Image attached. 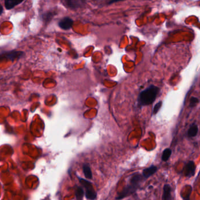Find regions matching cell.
Here are the masks:
<instances>
[{"mask_svg":"<svg viewBox=\"0 0 200 200\" xmlns=\"http://www.w3.org/2000/svg\"><path fill=\"white\" fill-rule=\"evenodd\" d=\"M146 180L142 175L140 174L135 173L130 178L129 182L125 188L117 195L116 198V200H120L126 198L134 193L140 187L141 183Z\"/></svg>","mask_w":200,"mask_h":200,"instance_id":"obj_1","label":"cell"},{"mask_svg":"<svg viewBox=\"0 0 200 200\" xmlns=\"http://www.w3.org/2000/svg\"><path fill=\"white\" fill-rule=\"evenodd\" d=\"M160 92V88L154 85H150L143 90L139 98L140 106H147L153 103Z\"/></svg>","mask_w":200,"mask_h":200,"instance_id":"obj_2","label":"cell"},{"mask_svg":"<svg viewBox=\"0 0 200 200\" xmlns=\"http://www.w3.org/2000/svg\"><path fill=\"white\" fill-rule=\"evenodd\" d=\"M80 183L85 189L86 198L88 200H95L97 197V194L94 189L92 183L83 179L79 178Z\"/></svg>","mask_w":200,"mask_h":200,"instance_id":"obj_3","label":"cell"},{"mask_svg":"<svg viewBox=\"0 0 200 200\" xmlns=\"http://www.w3.org/2000/svg\"><path fill=\"white\" fill-rule=\"evenodd\" d=\"M195 170L196 167L195 163L193 161H190L188 163H187L185 167H184L183 173L184 174L185 176L187 177H191L194 175Z\"/></svg>","mask_w":200,"mask_h":200,"instance_id":"obj_4","label":"cell"},{"mask_svg":"<svg viewBox=\"0 0 200 200\" xmlns=\"http://www.w3.org/2000/svg\"><path fill=\"white\" fill-rule=\"evenodd\" d=\"M67 6L71 9H77L83 7L87 0H65Z\"/></svg>","mask_w":200,"mask_h":200,"instance_id":"obj_5","label":"cell"},{"mask_svg":"<svg viewBox=\"0 0 200 200\" xmlns=\"http://www.w3.org/2000/svg\"><path fill=\"white\" fill-rule=\"evenodd\" d=\"M73 23L74 21L71 18L69 17H65L60 21L59 26L60 27V28L63 29L67 30L72 27Z\"/></svg>","mask_w":200,"mask_h":200,"instance_id":"obj_6","label":"cell"},{"mask_svg":"<svg viewBox=\"0 0 200 200\" xmlns=\"http://www.w3.org/2000/svg\"><path fill=\"white\" fill-rule=\"evenodd\" d=\"M23 55L22 52L20 51H11L5 53L1 56V59H7L13 60L17 58H19L21 55Z\"/></svg>","mask_w":200,"mask_h":200,"instance_id":"obj_7","label":"cell"},{"mask_svg":"<svg viewBox=\"0 0 200 200\" xmlns=\"http://www.w3.org/2000/svg\"><path fill=\"white\" fill-rule=\"evenodd\" d=\"M157 170H158L157 167L154 165H152L150 167H148L147 168H145L143 170L142 175L143 176V177L145 179H147L156 173L157 172Z\"/></svg>","mask_w":200,"mask_h":200,"instance_id":"obj_8","label":"cell"},{"mask_svg":"<svg viewBox=\"0 0 200 200\" xmlns=\"http://www.w3.org/2000/svg\"><path fill=\"white\" fill-rule=\"evenodd\" d=\"M171 187L169 184H165L163 187V193L162 196V200H171Z\"/></svg>","mask_w":200,"mask_h":200,"instance_id":"obj_9","label":"cell"},{"mask_svg":"<svg viewBox=\"0 0 200 200\" xmlns=\"http://www.w3.org/2000/svg\"><path fill=\"white\" fill-rule=\"evenodd\" d=\"M23 1L24 0H5V6L7 10H11L21 4Z\"/></svg>","mask_w":200,"mask_h":200,"instance_id":"obj_10","label":"cell"},{"mask_svg":"<svg viewBox=\"0 0 200 200\" xmlns=\"http://www.w3.org/2000/svg\"><path fill=\"white\" fill-rule=\"evenodd\" d=\"M198 132V126L196 124H193L188 130L187 135L189 137H194L197 135Z\"/></svg>","mask_w":200,"mask_h":200,"instance_id":"obj_11","label":"cell"},{"mask_svg":"<svg viewBox=\"0 0 200 200\" xmlns=\"http://www.w3.org/2000/svg\"><path fill=\"white\" fill-rule=\"evenodd\" d=\"M83 171L84 175L87 179H89V180L92 179V178H93L92 177V173L91 171V168L89 166V164H84L83 165Z\"/></svg>","mask_w":200,"mask_h":200,"instance_id":"obj_12","label":"cell"},{"mask_svg":"<svg viewBox=\"0 0 200 200\" xmlns=\"http://www.w3.org/2000/svg\"><path fill=\"white\" fill-rule=\"evenodd\" d=\"M172 153V151L170 148H166L163 152L161 156V160L163 161H167L169 159Z\"/></svg>","mask_w":200,"mask_h":200,"instance_id":"obj_13","label":"cell"},{"mask_svg":"<svg viewBox=\"0 0 200 200\" xmlns=\"http://www.w3.org/2000/svg\"><path fill=\"white\" fill-rule=\"evenodd\" d=\"M76 198L77 200H82L84 195V191L82 187H78L76 190Z\"/></svg>","mask_w":200,"mask_h":200,"instance_id":"obj_14","label":"cell"},{"mask_svg":"<svg viewBox=\"0 0 200 200\" xmlns=\"http://www.w3.org/2000/svg\"><path fill=\"white\" fill-rule=\"evenodd\" d=\"M198 103H199L198 98L193 96L190 99L189 106L190 107H194Z\"/></svg>","mask_w":200,"mask_h":200,"instance_id":"obj_15","label":"cell"},{"mask_svg":"<svg viewBox=\"0 0 200 200\" xmlns=\"http://www.w3.org/2000/svg\"><path fill=\"white\" fill-rule=\"evenodd\" d=\"M162 104H163L162 101H160L154 106L153 109V114L154 115L156 114L159 112L160 108L162 106Z\"/></svg>","mask_w":200,"mask_h":200,"instance_id":"obj_16","label":"cell"},{"mask_svg":"<svg viewBox=\"0 0 200 200\" xmlns=\"http://www.w3.org/2000/svg\"><path fill=\"white\" fill-rule=\"evenodd\" d=\"M52 13H46V14H44V20L45 21L49 20L51 19L52 18Z\"/></svg>","mask_w":200,"mask_h":200,"instance_id":"obj_17","label":"cell"},{"mask_svg":"<svg viewBox=\"0 0 200 200\" xmlns=\"http://www.w3.org/2000/svg\"><path fill=\"white\" fill-rule=\"evenodd\" d=\"M124 1V0H110L108 4H113V3H114V2H119V1Z\"/></svg>","mask_w":200,"mask_h":200,"instance_id":"obj_18","label":"cell"},{"mask_svg":"<svg viewBox=\"0 0 200 200\" xmlns=\"http://www.w3.org/2000/svg\"><path fill=\"white\" fill-rule=\"evenodd\" d=\"M2 12H3V8L0 5V15L2 14Z\"/></svg>","mask_w":200,"mask_h":200,"instance_id":"obj_19","label":"cell"}]
</instances>
